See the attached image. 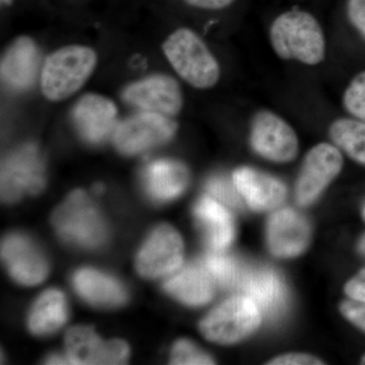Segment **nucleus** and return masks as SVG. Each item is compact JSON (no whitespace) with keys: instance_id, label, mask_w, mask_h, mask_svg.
<instances>
[{"instance_id":"20e7f679","label":"nucleus","mask_w":365,"mask_h":365,"mask_svg":"<svg viewBox=\"0 0 365 365\" xmlns=\"http://www.w3.org/2000/svg\"><path fill=\"white\" fill-rule=\"evenodd\" d=\"M53 225L62 240L83 249H97L107 241L109 228L90 197L72 192L53 215Z\"/></svg>"},{"instance_id":"4468645a","label":"nucleus","mask_w":365,"mask_h":365,"mask_svg":"<svg viewBox=\"0 0 365 365\" xmlns=\"http://www.w3.org/2000/svg\"><path fill=\"white\" fill-rule=\"evenodd\" d=\"M117 107L113 101L88 93L76 103L71 112L72 121L79 136L91 144H102L114 135Z\"/></svg>"},{"instance_id":"c85d7f7f","label":"nucleus","mask_w":365,"mask_h":365,"mask_svg":"<svg viewBox=\"0 0 365 365\" xmlns=\"http://www.w3.org/2000/svg\"><path fill=\"white\" fill-rule=\"evenodd\" d=\"M340 311L350 323L365 333V304L349 299L343 302Z\"/></svg>"},{"instance_id":"f8f14e48","label":"nucleus","mask_w":365,"mask_h":365,"mask_svg":"<svg viewBox=\"0 0 365 365\" xmlns=\"http://www.w3.org/2000/svg\"><path fill=\"white\" fill-rule=\"evenodd\" d=\"M1 257L11 277L26 287L39 284L49 272L42 250L26 235H7L2 241Z\"/></svg>"},{"instance_id":"9d476101","label":"nucleus","mask_w":365,"mask_h":365,"mask_svg":"<svg viewBox=\"0 0 365 365\" xmlns=\"http://www.w3.org/2000/svg\"><path fill=\"white\" fill-rule=\"evenodd\" d=\"M184 244L170 225H160L143 242L136 257V269L145 278L170 275L181 268Z\"/></svg>"},{"instance_id":"e433bc0d","label":"nucleus","mask_w":365,"mask_h":365,"mask_svg":"<svg viewBox=\"0 0 365 365\" xmlns=\"http://www.w3.org/2000/svg\"><path fill=\"white\" fill-rule=\"evenodd\" d=\"M361 213H362V217H364V220H365V202L364 204V206H362Z\"/></svg>"},{"instance_id":"cd10ccee","label":"nucleus","mask_w":365,"mask_h":365,"mask_svg":"<svg viewBox=\"0 0 365 365\" xmlns=\"http://www.w3.org/2000/svg\"><path fill=\"white\" fill-rule=\"evenodd\" d=\"M206 188L209 194L220 203L234 208L242 206V197L235 188L234 182H230L225 178L215 177L209 180Z\"/></svg>"},{"instance_id":"aec40b11","label":"nucleus","mask_w":365,"mask_h":365,"mask_svg":"<svg viewBox=\"0 0 365 365\" xmlns=\"http://www.w3.org/2000/svg\"><path fill=\"white\" fill-rule=\"evenodd\" d=\"M189 182L188 169L177 160H155L148 163L143 170L144 189L157 202H167L182 195Z\"/></svg>"},{"instance_id":"9b49d317","label":"nucleus","mask_w":365,"mask_h":365,"mask_svg":"<svg viewBox=\"0 0 365 365\" xmlns=\"http://www.w3.org/2000/svg\"><path fill=\"white\" fill-rule=\"evenodd\" d=\"M124 100L141 112L175 117L182 111L184 98L181 86L170 76H153L127 86Z\"/></svg>"},{"instance_id":"a211bd4d","label":"nucleus","mask_w":365,"mask_h":365,"mask_svg":"<svg viewBox=\"0 0 365 365\" xmlns=\"http://www.w3.org/2000/svg\"><path fill=\"white\" fill-rule=\"evenodd\" d=\"M242 292L253 300L261 314L268 318L279 317L287 304V292L280 276L270 269H257L242 275Z\"/></svg>"},{"instance_id":"72a5a7b5","label":"nucleus","mask_w":365,"mask_h":365,"mask_svg":"<svg viewBox=\"0 0 365 365\" xmlns=\"http://www.w3.org/2000/svg\"><path fill=\"white\" fill-rule=\"evenodd\" d=\"M46 364H71L68 357L62 356L59 354H53L51 356L48 357L46 360Z\"/></svg>"},{"instance_id":"5701e85b","label":"nucleus","mask_w":365,"mask_h":365,"mask_svg":"<svg viewBox=\"0 0 365 365\" xmlns=\"http://www.w3.org/2000/svg\"><path fill=\"white\" fill-rule=\"evenodd\" d=\"M68 316L66 295L58 289L46 290L31 309L29 329L35 335H51L66 325Z\"/></svg>"},{"instance_id":"c756f323","label":"nucleus","mask_w":365,"mask_h":365,"mask_svg":"<svg viewBox=\"0 0 365 365\" xmlns=\"http://www.w3.org/2000/svg\"><path fill=\"white\" fill-rule=\"evenodd\" d=\"M346 14L353 28L365 40V0H347Z\"/></svg>"},{"instance_id":"393cba45","label":"nucleus","mask_w":365,"mask_h":365,"mask_svg":"<svg viewBox=\"0 0 365 365\" xmlns=\"http://www.w3.org/2000/svg\"><path fill=\"white\" fill-rule=\"evenodd\" d=\"M204 267L212 279L223 287H232L241 282L242 275L237 262L232 257L218 253V251L205 257Z\"/></svg>"},{"instance_id":"f03ea898","label":"nucleus","mask_w":365,"mask_h":365,"mask_svg":"<svg viewBox=\"0 0 365 365\" xmlns=\"http://www.w3.org/2000/svg\"><path fill=\"white\" fill-rule=\"evenodd\" d=\"M165 57L175 71L190 86L207 90L220 81V63L204 41L193 31L178 29L163 43Z\"/></svg>"},{"instance_id":"f257e3e1","label":"nucleus","mask_w":365,"mask_h":365,"mask_svg":"<svg viewBox=\"0 0 365 365\" xmlns=\"http://www.w3.org/2000/svg\"><path fill=\"white\" fill-rule=\"evenodd\" d=\"M274 52L283 60L318 66L326 57V38L313 14L292 9L278 16L270 28Z\"/></svg>"},{"instance_id":"4be33fe9","label":"nucleus","mask_w":365,"mask_h":365,"mask_svg":"<svg viewBox=\"0 0 365 365\" xmlns=\"http://www.w3.org/2000/svg\"><path fill=\"white\" fill-rule=\"evenodd\" d=\"M194 215L209 246L215 251H222L232 244L234 220L222 203L211 197H202L194 208Z\"/></svg>"},{"instance_id":"a878e982","label":"nucleus","mask_w":365,"mask_h":365,"mask_svg":"<svg viewBox=\"0 0 365 365\" xmlns=\"http://www.w3.org/2000/svg\"><path fill=\"white\" fill-rule=\"evenodd\" d=\"M342 103L350 116L365 123V71L351 79L343 93Z\"/></svg>"},{"instance_id":"2eb2a0df","label":"nucleus","mask_w":365,"mask_h":365,"mask_svg":"<svg viewBox=\"0 0 365 365\" xmlns=\"http://www.w3.org/2000/svg\"><path fill=\"white\" fill-rule=\"evenodd\" d=\"M311 237L309 222L294 209H280L269 218L267 242L276 257L299 256L309 246Z\"/></svg>"},{"instance_id":"f704fd0d","label":"nucleus","mask_w":365,"mask_h":365,"mask_svg":"<svg viewBox=\"0 0 365 365\" xmlns=\"http://www.w3.org/2000/svg\"><path fill=\"white\" fill-rule=\"evenodd\" d=\"M357 248H359V253L365 257V234L362 235L361 239L359 240Z\"/></svg>"},{"instance_id":"473e14b6","label":"nucleus","mask_w":365,"mask_h":365,"mask_svg":"<svg viewBox=\"0 0 365 365\" xmlns=\"http://www.w3.org/2000/svg\"><path fill=\"white\" fill-rule=\"evenodd\" d=\"M189 6L207 11H220L235 4V0H182Z\"/></svg>"},{"instance_id":"7c9ffc66","label":"nucleus","mask_w":365,"mask_h":365,"mask_svg":"<svg viewBox=\"0 0 365 365\" xmlns=\"http://www.w3.org/2000/svg\"><path fill=\"white\" fill-rule=\"evenodd\" d=\"M344 290L350 299L365 304V268L346 283Z\"/></svg>"},{"instance_id":"412c9836","label":"nucleus","mask_w":365,"mask_h":365,"mask_svg":"<svg viewBox=\"0 0 365 365\" xmlns=\"http://www.w3.org/2000/svg\"><path fill=\"white\" fill-rule=\"evenodd\" d=\"M168 294L188 306H203L212 299V277L203 266L190 264L170 274L165 282Z\"/></svg>"},{"instance_id":"6e6552de","label":"nucleus","mask_w":365,"mask_h":365,"mask_svg":"<svg viewBox=\"0 0 365 365\" xmlns=\"http://www.w3.org/2000/svg\"><path fill=\"white\" fill-rule=\"evenodd\" d=\"M250 143L255 153L270 162L289 163L299 153V138L292 125L268 110L252 119Z\"/></svg>"},{"instance_id":"4c0bfd02","label":"nucleus","mask_w":365,"mask_h":365,"mask_svg":"<svg viewBox=\"0 0 365 365\" xmlns=\"http://www.w3.org/2000/svg\"><path fill=\"white\" fill-rule=\"evenodd\" d=\"M361 364H364L365 365V355L364 357H362V359H361Z\"/></svg>"},{"instance_id":"b1692460","label":"nucleus","mask_w":365,"mask_h":365,"mask_svg":"<svg viewBox=\"0 0 365 365\" xmlns=\"http://www.w3.org/2000/svg\"><path fill=\"white\" fill-rule=\"evenodd\" d=\"M334 145L365 167V123L354 118H340L329 128Z\"/></svg>"},{"instance_id":"39448f33","label":"nucleus","mask_w":365,"mask_h":365,"mask_svg":"<svg viewBox=\"0 0 365 365\" xmlns=\"http://www.w3.org/2000/svg\"><path fill=\"white\" fill-rule=\"evenodd\" d=\"M262 314L248 297H235L215 307L202 319L204 337L218 344H234L248 337L260 326Z\"/></svg>"},{"instance_id":"c9c22d12","label":"nucleus","mask_w":365,"mask_h":365,"mask_svg":"<svg viewBox=\"0 0 365 365\" xmlns=\"http://www.w3.org/2000/svg\"><path fill=\"white\" fill-rule=\"evenodd\" d=\"M13 1L14 0H1V4H4V6H9Z\"/></svg>"},{"instance_id":"1a4fd4ad","label":"nucleus","mask_w":365,"mask_h":365,"mask_svg":"<svg viewBox=\"0 0 365 365\" xmlns=\"http://www.w3.org/2000/svg\"><path fill=\"white\" fill-rule=\"evenodd\" d=\"M342 153L336 145L319 143L307 153L302 163L297 185L295 199L299 205L314 202L324 190L342 170Z\"/></svg>"},{"instance_id":"bb28decb","label":"nucleus","mask_w":365,"mask_h":365,"mask_svg":"<svg viewBox=\"0 0 365 365\" xmlns=\"http://www.w3.org/2000/svg\"><path fill=\"white\" fill-rule=\"evenodd\" d=\"M170 361L177 365L215 364L208 354L191 341L185 339L178 341L173 346Z\"/></svg>"},{"instance_id":"f3484780","label":"nucleus","mask_w":365,"mask_h":365,"mask_svg":"<svg viewBox=\"0 0 365 365\" xmlns=\"http://www.w3.org/2000/svg\"><path fill=\"white\" fill-rule=\"evenodd\" d=\"M40 62V52L35 42L28 37L19 38L2 57V83L14 91L28 90L37 79Z\"/></svg>"},{"instance_id":"2f4dec72","label":"nucleus","mask_w":365,"mask_h":365,"mask_svg":"<svg viewBox=\"0 0 365 365\" xmlns=\"http://www.w3.org/2000/svg\"><path fill=\"white\" fill-rule=\"evenodd\" d=\"M268 364L271 365H321L323 361L307 354H287L282 356L276 357L271 360Z\"/></svg>"},{"instance_id":"ddd939ff","label":"nucleus","mask_w":365,"mask_h":365,"mask_svg":"<svg viewBox=\"0 0 365 365\" xmlns=\"http://www.w3.org/2000/svg\"><path fill=\"white\" fill-rule=\"evenodd\" d=\"M66 345L71 364H123L129 356L128 345L123 341L102 340L85 326L71 328Z\"/></svg>"},{"instance_id":"6ab92c4d","label":"nucleus","mask_w":365,"mask_h":365,"mask_svg":"<svg viewBox=\"0 0 365 365\" xmlns=\"http://www.w3.org/2000/svg\"><path fill=\"white\" fill-rule=\"evenodd\" d=\"M72 284L81 299L95 307H116L128 299L121 281L97 269H79L72 277Z\"/></svg>"},{"instance_id":"423d86ee","label":"nucleus","mask_w":365,"mask_h":365,"mask_svg":"<svg viewBox=\"0 0 365 365\" xmlns=\"http://www.w3.org/2000/svg\"><path fill=\"white\" fill-rule=\"evenodd\" d=\"M44 160L36 146H23L4 160L1 167V198L13 203L36 195L45 187Z\"/></svg>"},{"instance_id":"dca6fc26","label":"nucleus","mask_w":365,"mask_h":365,"mask_svg":"<svg viewBox=\"0 0 365 365\" xmlns=\"http://www.w3.org/2000/svg\"><path fill=\"white\" fill-rule=\"evenodd\" d=\"M232 182L240 195L254 210H272L287 198V187L280 180L252 168L235 170Z\"/></svg>"},{"instance_id":"7ed1b4c3","label":"nucleus","mask_w":365,"mask_h":365,"mask_svg":"<svg viewBox=\"0 0 365 365\" xmlns=\"http://www.w3.org/2000/svg\"><path fill=\"white\" fill-rule=\"evenodd\" d=\"M97 54L85 46L71 45L53 52L41 71L43 95L52 102L71 97L90 78Z\"/></svg>"},{"instance_id":"0eeeda50","label":"nucleus","mask_w":365,"mask_h":365,"mask_svg":"<svg viewBox=\"0 0 365 365\" xmlns=\"http://www.w3.org/2000/svg\"><path fill=\"white\" fill-rule=\"evenodd\" d=\"M176 131L177 123L173 118L141 112L118 125L113 140L123 155H140L167 143Z\"/></svg>"}]
</instances>
